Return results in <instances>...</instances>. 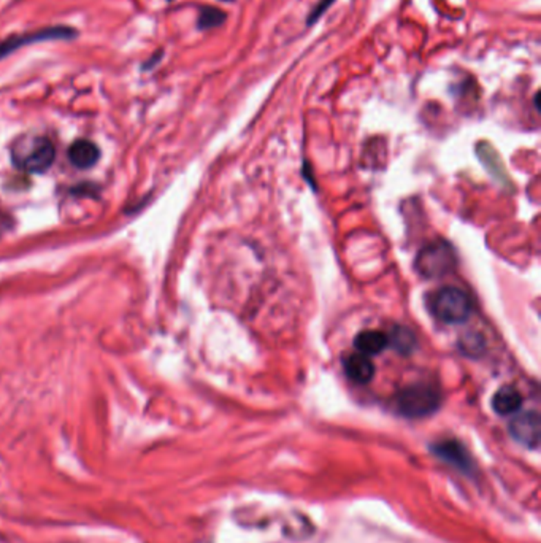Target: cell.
Segmentation results:
<instances>
[{"label":"cell","mask_w":541,"mask_h":543,"mask_svg":"<svg viewBox=\"0 0 541 543\" xmlns=\"http://www.w3.org/2000/svg\"><path fill=\"white\" fill-rule=\"evenodd\" d=\"M335 2V0H321L319 2V5H317V7L315 8V10H311V13H310V16H308V21H306V23H308V26H311L313 23H315V21L319 18V16L326 12V10L331 7V5Z\"/></svg>","instance_id":"obj_16"},{"label":"cell","mask_w":541,"mask_h":543,"mask_svg":"<svg viewBox=\"0 0 541 543\" xmlns=\"http://www.w3.org/2000/svg\"><path fill=\"white\" fill-rule=\"evenodd\" d=\"M432 313L446 324H462L471 315V301L462 289L446 286L438 289L431 301Z\"/></svg>","instance_id":"obj_3"},{"label":"cell","mask_w":541,"mask_h":543,"mask_svg":"<svg viewBox=\"0 0 541 543\" xmlns=\"http://www.w3.org/2000/svg\"><path fill=\"white\" fill-rule=\"evenodd\" d=\"M75 34V32L57 28V29H46L41 32H37V34L26 35V37H14V39H10L5 41L3 45H0V57L7 56L10 51H13L14 48H18L21 45L29 44V41H40V40H51V39H70V35Z\"/></svg>","instance_id":"obj_9"},{"label":"cell","mask_w":541,"mask_h":543,"mask_svg":"<svg viewBox=\"0 0 541 543\" xmlns=\"http://www.w3.org/2000/svg\"><path fill=\"white\" fill-rule=\"evenodd\" d=\"M55 145L43 137L26 140L21 145H16V150L13 151L16 166L30 173L45 172L55 162Z\"/></svg>","instance_id":"obj_4"},{"label":"cell","mask_w":541,"mask_h":543,"mask_svg":"<svg viewBox=\"0 0 541 543\" xmlns=\"http://www.w3.org/2000/svg\"><path fill=\"white\" fill-rule=\"evenodd\" d=\"M511 437L530 450L538 448L541 439V418L538 412H524L516 415L510 423Z\"/></svg>","instance_id":"obj_6"},{"label":"cell","mask_w":541,"mask_h":543,"mask_svg":"<svg viewBox=\"0 0 541 543\" xmlns=\"http://www.w3.org/2000/svg\"><path fill=\"white\" fill-rule=\"evenodd\" d=\"M431 450L438 459L446 462L448 466L454 467L455 470L470 475L475 472V461L470 456V452L466 451L465 446L460 444L459 440L449 439V440H440L435 441L431 446Z\"/></svg>","instance_id":"obj_5"},{"label":"cell","mask_w":541,"mask_h":543,"mask_svg":"<svg viewBox=\"0 0 541 543\" xmlns=\"http://www.w3.org/2000/svg\"><path fill=\"white\" fill-rule=\"evenodd\" d=\"M354 347L365 356L380 354L387 348V335L380 331H362L354 339Z\"/></svg>","instance_id":"obj_11"},{"label":"cell","mask_w":541,"mask_h":543,"mask_svg":"<svg viewBox=\"0 0 541 543\" xmlns=\"http://www.w3.org/2000/svg\"><path fill=\"white\" fill-rule=\"evenodd\" d=\"M458 265V254L446 240H435L417 253L415 267L424 278L433 280L449 275Z\"/></svg>","instance_id":"obj_2"},{"label":"cell","mask_w":541,"mask_h":543,"mask_svg":"<svg viewBox=\"0 0 541 543\" xmlns=\"http://www.w3.org/2000/svg\"><path fill=\"white\" fill-rule=\"evenodd\" d=\"M458 347L466 358L478 359L486 351V340L480 332H466L459 339Z\"/></svg>","instance_id":"obj_13"},{"label":"cell","mask_w":541,"mask_h":543,"mask_svg":"<svg viewBox=\"0 0 541 543\" xmlns=\"http://www.w3.org/2000/svg\"><path fill=\"white\" fill-rule=\"evenodd\" d=\"M226 19V15L221 12V10H216V8H210L206 7L200 12L199 16V28L200 29H211V28H216V26H219L222 21Z\"/></svg>","instance_id":"obj_15"},{"label":"cell","mask_w":541,"mask_h":543,"mask_svg":"<svg viewBox=\"0 0 541 543\" xmlns=\"http://www.w3.org/2000/svg\"><path fill=\"white\" fill-rule=\"evenodd\" d=\"M478 153L481 156V161L484 162V166L487 169H489V172L494 173L495 178L503 181L505 184L510 183V178H508L506 173H505V167H503L500 159H498V154L494 151V148L487 146V145H481L478 148Z\"/></svg>","instance_id":"obj_14"},{"label":"cell","mask_w":541,"mask_h":543,"mask_svg":"<svg viewBox=\"0 0 541 543\" xmlns=\"http://www.w3.org/2000/svg\"><path fill=\"white\" fill-rule=\"evenodd\" d=\"M442 406V394L435 386L417 383L399 391L395 397V408L405 418L431 417Z\"/></svg>","instance_id":"obj_1"},{"label":"cell","mask_w":541,"mask_h":543,"mask_svg":"<svg viewBox=\"0 0 541 543\" xmlns=\"http://www.w3.org/2000/svg\"><path fill=\"white\" fill-rule=\"evenodd\" d=\"M344 372L357 385H367L375 377V364L371 362L368 356L362 353H356L348 356L343 362Z\"/></svg>","instance_id":"obj_7"},{"label":"cell","mask_w":541,"mask_h":543,"mask_svg":"<svg viewBox=\"0 0 541 543\" xmlns=\"http://www.w3.org/2000/svg\"><path fill=\"white\" fill-rule=\"evenodd\" d=\"M99 148L89 140H77L68 148V159L78 169H89L99 161Z\"/></svg>","instance_id":"obj_10"},{"label":"cell","mask_w":541,"mask_h":543,"mask_svg":"<svg viewBox=\"0 0 541 543\" xmlns=\"http://www.w3.org/2000/svg\"><path fill=\"white\" fill-rule=\"evenodd\" d=\"M387 345H391L397 353L408 356L416 350L417 340L415 332L406 326H392L389 335H387Z\"/></svg>","instance_id":"obj_12"},{"label":"cell","mask_w":541,"mask_h":543,"mask_svg":"<svg viewBox=\"0 0 541 543\" xmlns=\"http://www.w3.org/2000/svg\"><path fill=\"white\" fill-rule=\"evenodd\" d=\"M522 407V396L516 388L503 386L492 397V408L500 417L518 413Z\"/></svg>","instance_id":"obj_8"}]
</instances>
